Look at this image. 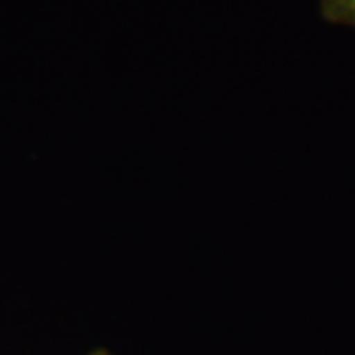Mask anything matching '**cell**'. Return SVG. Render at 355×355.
<instances>
[{"mask_svg": "<svg viewBox=\"0 0 355 355\" xmlns=\"http://www.w3.org/2000/svg\"><path fill=\"white\" fill-rule=\"evenodd\" d=\"M321 12L331 24L355 28V0H321Z\"/></svg>", "mask_w": 355, "mask_h": 355, "instance_id": "cell-1", "label": "cell"}, {"mask_svg": "<svg viewBox=\"0 0 355 355\" xmlns=\"http://www.w3.org/2000/svg\"><path fill=\"white\" fill-rule=\"evenodd\" d=\"M89 355H112V354H110L109 350H105V349H99V350H94V352L89 354Z\"/></svg>", "mask_w": 355, "mask_h": 355, "instance_id": "cell-2", "label": "cell"}]
</instances>
